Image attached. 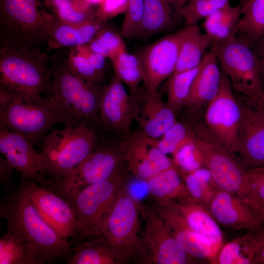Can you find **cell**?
<instances>
[{
	"mask_svg": "<svg viewBox=\"0 0 264 264\" xmlns=\"http://www.w3.org/2000/svg\"><path fill=\"white\" fill-rule=\"evenodd\" d=\"M5 193L0 204V216L7 231L22 238L35 250L42 264L65 259L68 262L73 247L40 215L31 199L27 178Z\"/></svg>",
	"mask_w": 264,
	"mask_h": 264,
	"instance_id": "cell-1",
	"label": "cell"
},
{
	"mask_svg": "<svg viewBox=\"0 0 264 264\" xmlns=\"http://www.w3.org/2000/svg\"><path fill=\"white\" fill-rule=\"evenodd\" d=\"M53 97L64 128L94 126L98 121L100 98L105 86L90 85L69 66L67 53L50 57Z\"/></svg>",
	"mask_w": 264,
	"mask_h": 264,
	"instance_id": "cell-2",
	"label": "cell"
},
{
	"mask_svg": "<svg viewBox=\"0 0 264 264\" xmlns=\"http://www.w3.org/2000/svg\"><path fill=\"white\" fill-rule=\"evenodd\" d=\"M99 140L93 125L50 131L40 144L44 186L59 182L89 155Z\"/></svg>",
	"mask_w": 264,
	"mask_h": 264,
	"instance_id": "cell-3",
	"label": "cell"
},
{
	"mask_svg": "<svg viewBox=\"0 0 264 264\" xmlns=\"http://www.w3.org/2000/svg\"><path fill=\"white\" fill-rule=\"evenodd\" d=\"M41 0H0V46L46 45L54 20Z\"/></svg>",
	"mask_w": 264,
	"mask_h": 264,
	"instance_id": "cell-4",
	"label": "cell"
},
{
	"mask_svg": "<svg viewBox=\"0 0 264 264\" xmlns=\"http://www.w3.org/2000/svg\"><path fill=\"white\" fill-rule=\"evenodd\" d=\"M50 57L36 46H0V85L22 94L53 95Z\"/></svg>",
	"mask_w": 264,
	"mask_h": 264,
	"instance_id": "cell-5",
	"label": "cell"
},
{
	"mask_svg": "<svg viewBox=\"0 0 264 264\" xmlns=\"http://www.w3.org/2000/svg\"><path fill=\"white\" fill-rule=\"evenodd\" d=\"M202 167L216 186L244 199L248 192L246 169L235 152L219 141L200 120L191 125Z\"/></svg>",
	"mask_w": 264,
	"mask_h": 264,
	"instance_id": "cell-6",
	"label": "cell"
},
{
	"mask_svg": "<svg viewBox=\"0 0 264 264\" xmlns=\"http://www.w3.org/2000/svg\"><path fill=\"white\" fill-rule=\"evenodd\" d=\"M142 220L140 202L123 184L103 223L100 234L127 264H141Z\"/></svg>",
	"mask_w": 264,
	"mask_h": 264,
	"instance_id": "cell-7",
	"label": "cell"
},
{
	"mask_svg": "<svg viewBox=\"0 0 264 264\" xmlns=\"http://www.w3.org/2000/svg\"><path fill=\"white\" fill-rule=\"evenodd\" d=\"M58 123L61 121L53 96L44 98L12 91L0 112V126L22 135L34 146H40L44 137Z\"/></svg>",
	"mask_w": 264,
	"mask_h": 264,
	"instance_id": "cell-8",
	"label": "cell"
},
{
	"mask_svg": "<svg viewBox=\"0 0 264 264\" xmlns=\"http://www.w3.org/2000/svg\"><path fill=\"white\" fill-rule=\"evenodd\" d=\"M124 168L109 179L86 186L70 198L77 220L79 242L98 237L103 223L125 181Z\"/></svg>",
	"mask_w": 264,
	"mask_h": 264,
	"instance_id": "cell-9",
	"label": "cell"
},
{
	"mask_svg": "<svg viewBox=\"0 0 264 264\" xmlns=\"http://www.w3.org/2000/svg\"><path fill=\"white\" fill-rule=\"evenodd\" d=\"M250 45L239 35L225 42L212 45V48L232 88L245 97L262 101L264 95V80Z\"/></svg>",
	"mask_w": 264,
	"mask_h": 264,
	"instance_id": "cell-10",
	"label": "cell"
},
{
	"mask_svg": "<svg viewBox=\"0 0 264 264\" xmlns=\"http://www.w3.org/2000/svg\"><path fill=\"white\" fill-rule=\"evenodd\" d=\"M117 146L100 142L89 155L57 184L47 187L70 200L82 188L106 180L125 168Z\"/></svg>",
	"mask_w": 264,
	"mask_h": 264,
	"instance_id": "cell-11",
	"label": "cell"
},
{
	"mask_svg": "<svg viewBox=\"0 0 264 264\" xmlns=\"http://www.w3.org/2000/svg\"><path fill=\"white\" fill-rule=\"evenodd\" d=\"M142 259L144 264H188L195 260L185 253L167 229L154 209L140 202Z\"/></svg>",
	"mask_w": 264,
	"mask_h": 264,
	"instance_id": "cell-12",
	"label": "cell"
},
{
	"mask_svg": "<svg viewBox=\"0 0 264 264\" xmlns=\"http://www.w3.org/2000/svg\"><path fill=\"white\" fill-rule=\"evenodd\" d=\"M238 101L241 116L235 153L246 169L264 167V105L245 96Z\"/></svg>",
	"mask_w": 264,
	"mask_h": 264,
	"instance_id": "cell-13",
	"label": "cell"
},
{
	"mask_svg": "<svg viewBox=\"0 0 264 264\" xmlns=\"http://www.w3.org/2000/svg\"><path fill=\"white\" fill-rule=\"evenodd\" d=\"M204 125L219 141L235 152L241 110L227 76L221 71L219 90L204 113Z\"/></svg>",
	"mask_w": 264,
	"mask_h": 264,
	"instance_id": "cell-14",
	"label": "cell"
},
{
	"mask_svg": "<svg viewBox=\"0 0 264 264\" xmlns=\"http://www.w3.org/2000/svg\"><path fill=\"white\" fill-rule=\"evenodd\" d=\"M117 146L128 169L142 181L175 166L173 160L158 149L154 139L140 130L125 135Z\"/></svg>",
	"mask_w": 264,
	"mask_h": 264,
	"instance_id": "cell-15",
	"label": "cell"
},
{
	"mask_svg": "<svg viewBox=\"0 0 264 264\" xmlns=\"http://www.w3.org/2000/svg\"><path fill=\"white\" fill-rule=\"evenodd\" d=\"M181 31L148 44L139 53L145 90H157L159 85L174 72L177 63Z\"/></svg>",
	"mask_w": 264,
	"mask_h": 264,
	"instance_id": "cell-16",
	"label": "cell"
},
{
	"mask_svg": "<svg viewBox=\"0 0 264 264\" xmlns=\"http://www.w3.org/2000/svg\"><path fill=\"white\" fill-rule=\"evenodd\" d=\"M134 120L133 99L122 81L113 74L101 94L99 123L104 130L125 136L132 132Z\"/></svg>",
	"mask_w": 264,
	"mask_h": 264,
	"instance_id": "cell-17",
	"label": "cell"
},
{
	"mask_svg": "<svg viewBox=\"0 0 264 264\" xmlns=\"http://www.w3.org/2000/svg\"><path fill=\"white\" fill-rule=\"evenodd\" d=\"M27 179L31 199L42 218L60 235L76 239L77 220L71 201L53 189Z\"/></svg>",
	"mask_w": 264,
	"mask_h": 264,
	"instance_id": "cell-18",
	"label": "cell"
},
{
	"mask_svg": "<svg viewBox=\"0 0 264 264\" xmlns=\"http://www.w3.org/2000/svg\"><path fill=\"white\" fill-rule=\"evenodd\" d=\"M34 145L22 135L0 126V152L21 176L41 186L46 184L42 157Z\"/></svg>",
	"mask_w": 264,
	"mask_h": 264,
	"instance_id": "cell-19",
	"label": "cell"
},
{
	"mask_svg": "<svg viewBox=\"0 0 264 264\" xmlns=\"http://www.w3.org/2000/svg\"><path fill=\"white\" fill-rule=\"evenodd\" d=\"M217 61L216 54L211 48L204 55L199 71L194 80L183 107L192 123L201 119L219 90L221 71Z\"/></svg>",
	"mask_w": 264,
	"mask_h": 264,
	"instance_id": "cell-20",
	"label": "cell"
},
{
	"mask_svg": "<svg viewBox=\"0 0 264 264\" xmlns=\"http://www.w3.org/2000/svg\"><path fill=\"white\" fill-rule=\"evenodd\" d=\"M208 209L216 221L226 227L250 231L263 229L260 221L245 200L217 186L213 190Z\"/></svg>",
	"mask_w": 264,
	"mask_h": 264,
	"instance_id": "cell-21",
	"label": "cell"
},
{
	"mask_svg": "<svg viewBox=\"0 0 264 264\" xmlns=\"http://www.w3.org/2000/svg\"><path fill=\"white\" fill-rule=\"evenodd\" d=\"M153 207L185 253L195 260H208L215 264L217 253L211 242L191 228L179 213L169 205L155 204Z\"/></svg>",
	"mask_w": 264,
	"mask_h": 264,
	"instance_id": "cell-22",
	"label": "cell"
},
{
	"mask_svg": "<svg viewBox=\"0 0 264 264\" xmlns=\"http://www.w3.org/2000/svg\"><path fill=\"white\" fill-rule=\"evenodd\" d=\"M133 99L134 120L139 130L148 137L159 138L177 121L176 114L157 90H145L143 94Z\"/></svg>",
	"mask_w": 264,
	"mask_h": 264,
	"instance_id": "cell-23",
	"label": "cell"
},
{
	"mask_svg": "<svg viewBox=\"0 0 264 264\" xmlns=\"http://www.w3.org/2000/svg\"><path fill=\"white\" fill-rule=\"evenodd\" d=\"M53 17L46 44L48 51L88 44L108 23V22L97 19L81 23H69L61 22Z\"/></svg>",
	"mask_w": 264,
	"mask_h": 264,
	"instance_id": "cell-24",
	"label": "cell"
},
{
	"mask_svg": "<svg viewBox=\"0 0 264 264\" xmlns=\"http://www.w3.org/2000/svg\"><path fill=\"white\" fill-rule=\"evenodd\" d=\"M167 205L179 213L191 228L211 242L217 256L222 247L223 235L208 209L192 200L174 201Z\"/></svg>",
	"mask_w": 264,
	"mask_h": 264,
	"instance_id": "cell-25",
	"label": "cell"
},
{
	"mask_svg": "<svg viewBox=\"0 0 264 264\" xmlns=\"http://www.w3.org/2000/svg\"><path fill=\"white\" fill-rule=\"evenodd\" d=\"M145 182L155 204L163 205L174 201L192 200L184 180L175 166L160 172Z\"/></svg>",
	"mask_w": 264,
	"mask_h": 264,
	"instance_id": "cell-26",
	"label": "cell"
},
{
	"mask_svg": "<svg viewBox=\"0 0 264 264\" xmlns=\"http://www.w3.org/2000/svg\"><path fill=\"white\" fill-rule=\"evenodd\" d=\"M241 16V8L233 6L229 2L206 16L202 26L211 44L217 45L236 36Z\"/></svg>",
	"mask_w": 264,
	"mask_h": 264,
	"instance_id": "cell-27",
	"label": "cell"
},
{
	"mask_svg": "<svg viewBox=\"0 0 264 264\" xmlns=\"http://www.w3.org/2000/svg\"><path fill=\"white\" fill-rule=\"evenodd\" d=\"M180 31L178 58L173 74L198 66L205 54L206 49L211 44L210 40L205 33L201 31L198 23L187 25Z\"/></svg>",
	"mask_w": 264,
	"mask_h": 264,
	"instance_id": "cell-28",
	"label": "cell"
},
{
	"mask_svg": "<svg viewBox=\"0 0 264 264\" xmlns=\"http://www.w3.org/2000/svg\"><path fill=\"white\" fill-rule=\"evenodd\" d=\"M72 248L69 264H127L100 236L80 242Z\"/></svg>",
	"mask_w": 264,
	"mask_h": 264,
	"instance_id": "cell-29",
	"label": "cell"
},
{
	"mask_svg": "<svg viewBox=\"0 0 264 264\" xmlns=\"http://www.w3.org/2000/svg\"><path fill=\"white\" fill-rule=\"evenodd\" d=\"M175 14L167 0H144L143 15L136 37L148 38L171 28Z\"/></svg>",
	"mask_w": 264,
	"mask_h": 264,
	"instance_id": "cell-30",
	"label": "cell"
},
{
	"mask_svg": "<svg viewBox=\"0 0 264 264\" xmlns=\"http://www.w3.org/2000/svg\"><path fill=\"white\" fill-rule=\"evenodd\" d=\"M0 264H42L34 248L7 230L0 239Z\"/></svg>",
	"mask_w": 264,
	"mask_h": 264,
	"instance_id": "cell-31",
	"label": "cell"
},
{
	"mask_svg": "<svg viewBox=\"0 0 264 264\" xmlns=\"http://www.w3.org/2000/svg\"><path fill=\"white\" fill-rule=\"evenodd\" d=\"M47 9L57 20L69 23H81L96 19V9L83 0H44Z\"/></svg>",
	"mask_w": 264,
	"mask_h": 264,
	"instance_id": "cell-32",
	"label": "cell"
},
{
	"mask_svg": "<svg viewBox=\"0 0 264 264\" xmlns=\"http://www.w3.org/2000/svg\"><path fill=\"white\" fill-rule=\"evenodd\" d=\"M115 74L126 85L132 98L138 94V87L143 81V69L138 55L125 51L110 60Z\"/></svg>",
	"mask_w": 264,
	"mask_h": 264,
	"instance_id": "cell-33",
	"label": "cell"
},
{
	"mask_svg": "<svg viewBox=\"0 0 264 264\" xmlns=\"http://www.w3.org/2000/svg\"><path fill=\"white\" fill-rule=\"evenodd\" d=\"M241 9L238 34L250 44L264 36V0H247Z\"/></svg>",
	"mask_w": 264,
	"mask_h": 264,
	"instance_id": "cell-34",
	"label": "cell"
},
{
	"mask_svg": "<svg viewBox=\"0 0 264 264\" xmlns=\"http://www.w3.org/2000/svg\"><path fill=\"white\" fill-rule=\"evenodd\" d=\"M200 65L201 63L191 69L174 73L168 79L167 104L176 114L184 107Z\"/></svg>",
	"mask_w": 264,
	"mask_h": 264,
	"instance_id": "cell-35",
	"label": "cell"
},
{
	"mask_svg": "<svg viewBox=\"0 0 264 264\" xmlns=\"http://www.w3.org/2000/svg\"><path fill=\"white\" fill-rule=\"evenodd\" d=\"M180 175L192 200L208 209L213 190L217 186L209 172L201 167Z\"/></svg>",
	"mask_w": 264,
	"mask_h": 264,
	"instance_id": "cell-36",
	"label": "cell"
},
{
	"mask_svg": "<svg viewBox=\"0 0 264 264\" xmlns=\"http://www.w3.org/2000/svg\"><path fill=\"white\" fill-rule=\"evenodd\" d=\"M121 34L108 23L102 28L88 44L92 51L110 60L127 50L126 44Z\"/></svg>",
	"mask_w": 264,
	"mask_h": 264,
	"instance_id": "cell-37",
	"label": "cell"
},
{
	"mask_svg": "<svg viewBox=\"0 0 264 264\" xmlns=\"http://www.w3.org/2000/svg\"><path fill=\"white\" fill-rule=\"evenodd\" d=\"M192 132L191 125L176 121L160 137L154 140L161 152L166 155H173L179 148L192 140Z\"/></svg>",
	"mask_w": 264,
	"mask_h": 264,
	"instance_id": "cell-38",
	"label": "cell"
},
{
	"mask_svg": "<svg viewBox=\"0 0 264 264\" xmlns=\"http://www.w3.org/2000/svg\"><path fill=\"white\" fill-rule=\"evenodd\" d=\"M68 49L67 62L70 67L87 83L102 85L105 76L93 66L78 47Z\"/></svg>",
	"mask_w": 264,
	"mask_h": 264,
	"instance_id": "cell-39",
	"label": "cell"
},
{
	"mask_svg": "<svg viewBox=\"0 0 264 264\" xmlns=\"http://www.w3.org/2000/svg\"><path fill=\"white\" fill-rule=\"evenodd\" d=\"M215 264H251L246 234L221 247L217 254Z\"/></svg>",
	"mask_w": 264,
	"mask_h": 264,
	"instance_id": "cell-40",
	"label": "cell"
},
{
	"mask_svg": "<svg viewBox=\"0 0 264 264\" xmlns=\"http://www.w3.org/2000/svg\"><path fill=\"white\" fill-rule=\"evenodd\" d=\"M229 2V0H189L183 9L182 17L186 25L198 23L199 21Z\"/></svg>",
	"mask_w": 264,
	"mask_h": 264,
	"instance_id": "cell-41",
	"label": "cell"
},
{
	"mask_svg": "<svg viewBox=\"0 0 264 264\" xmlns=\"http://www.w3.org/2000/svg\"><path fill=\"white\" fill-rule=\"evenodd\" d=\"M173 156V163L180 175L202 167L199 154L193 138L190 142L179 148Z\"/></svg>",
	"mask_w": 264,
	"mask_h": 264,
	"instance_id": "cell-42",
	"label": "cell"
},
{
	"mask_svg": "<svg viewBox=\"0 0 264 264\" xmlns=\"http://www.w3.org/2000/svg\"><path fill=\"white\" fill-rule=\"evenodd\" d=\"M144 0H128L120 34L125 38L136 37L142 17Z\"/></svg>",
	"mask_w": 264,
	"mask_h": 264,
	"instance_id": "cell-43",
	"label": "cell"
},
{
	"mask_svg": "<svg viewBox=\"0 0 264 264\" xmlns=\"http://www.w3.org/2000/svg\"><path fill=\"white\" fill-rule=\"evenodd\" d=\"M248 192L243 199L249 205L264 201V167L246 170Z\"/></svg>",
	"mask_w": 264,
	"mask_h": 264,
	"instance_id": "cell-44",
	"label": "cell"
},
{
	"mask_svg": "<svg viewBox=\"0 0 264 264\" xmlns=\"http://www.w3.org/2000/svg\"><path fill=\"white\" fill-rule=\"evenodd\" d=\"M128 0H102L96 9V17L103 22L109 20L119 15L125 13Z\"/></svg>",
	"mask_w": 264,
	"mask_h": 264,
	"instance_id": "cell-45",
	"label": "cell"
},
{
	"mask_svg": "<svg viewBox=\"0 0 264 264\" xmlns=\"http://www.w3.org/2000/svg\"><path fill=\"white\" fill-rule=\"evenodd\" d=\"M14 168L1 155L0 156V184L5 193L13 189L16 186L14 184Z\"/></svg>",
	"mask_w": 264,
	"mask_h": 264,
	"instance_id": "cell-46",
	"label": "cell"
},
{
	"mask_svg": "<svg viewBox=\"0 0 264 264\" xmlns=\"http://www.w3.org/2000/svg\"><path fill=\"white\" fill-rule=\"evenodd\" d=\"M88 59L93 66L102 75L105 76L107 70L106 57L90 50L87 45L77 46Z\"/></svg>",
	"mask_w": 264,
	"mask_h": 264,
	"instance_id": "cell-47",
	"label": "cell"
},
{
	"mask_svg": "<svg viewBox=\"0 0 264 264\" xmlns=\"http://www.w3.org/2000/svg\"><path fill=\"white\" fill-rule=\"evenodd\" d=\"M255 241V254L252 264H264V229L255 231L254 233Z\"/></svg>",
	"mask_w": 264,
	"mask_h": 264,
	"instance_id": "cell-48",
	"label": "cell"
},
{
	"mask_svg": "<svg viewBox=\"0 0 264 264\" xmlns=\"http://www.w3.org/2000/svg\"><path fill=\"white\" fill-rule=\"evenodd\" d=\"M259 39V43L257 48L254 51L256 58L258 64L260 72L263 80H264V36Z\"/></svg>",
	"mask_w": 264,
	"mask_h": 264,
	"instance_id": "cell-49",
	"label": "cell"
},
{
	"mask_svg": "<svg viewBox=\"0 0 264 264\" xmlns=\"http://www.w3.org/2000/svg\"><path fill=\"white\" fill-rule=\"evenodd\" d=\"M189 0H167L175 15L178 18H182L183 11Z\"/></svg>",
	"mask_w": 264,
	"mask_h": 264,
	"instance_id": "cell-50",
	"label": "cell"
},
{
	"mask_svg": "<svg viewBox=\"0 0 264 264\" xmlns=\"http://www.w3.org/2000/svg\"><path fill=\"white\" fill-rule=\"evenodd\" d=\"M264 227V201L249 206Z\"/></svg>",
	"mask_w": 264,
	"mask_h": 264,
	"instance_id": "cell-51",
	"label": "cell"
},
{
	"mask_svg": "<svg viewBox=\"0 0 264 264\" xmlns=\"http://www.w3.org/2000/svg\"><path fill=\"white\" fill-rule=\"evenodd\" d=\"M85 2L90 5L91 6L98 5L102 1V0H83Z\"/></svg>",
	"mask_w": 264,
	"mask_h": 264,
	"instance_id": "cell-52",
	"label": "cell"
},
{
	"mask_svg": "<svg viewBox=\"0 0 264 264\" xmlns=\"http://www.w3.org/2000/svg\"><path fill=\"white\" fill-rule=\"evenodd\" d=\"M247 0H241L238 6L241 8L247 1Z\"/></svg>",
	"mask_w": 264,
	"mask_h": 264,
	"instance_id": "cell-53",
	"label": "cell"
},
{
	"mask_svg": "<svg viewBox=\"0 0 264 264\" xmlns=\"http://www.w3.org/2000/svg\"><path fill=\"white\" fill-rule=\"evenodd\" d=\"M262 102L263 103L264 105V95L262 99Z\"/></svg>",
	"mask_w": 264,
	"mask_h": 264,
	"instance_id": "cell-54",
	"label": "cell"
}]
</instances>
